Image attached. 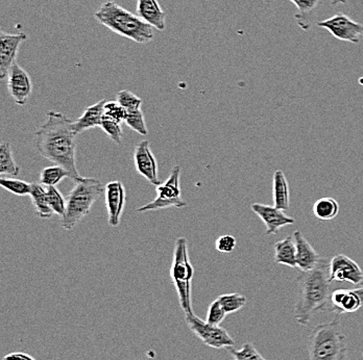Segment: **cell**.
<instances>
[{"instance_id": "cell-13", "label": "cell", "mask_w": 363, "mask_h": 360, "mask_svg": "<svg viewBox=\"0 0 363 360\" xmlns=\"http://www.w3.org/2000/svg\"><path fill=\"white\" fill-rule=\"evenodd\" d=\"M8 91L13 100L18 105H26L33 93L32 79L17 62L9 71Z\"/></svg>"}, {"instance_id": "cell-11", "label": "cell", "mask_w": 363, "mask_h": 360, "mask_svg": "<svg viewBox=\"0 0 363 360\" xmlns=\"http://www.w3.org/2000/svg\"><path fill=\"white\" fill-rule=\"evenodd\" d=\"M28 39L24 33L8 34L1 30L0 33V77H8L11 67L16 63L17 55L21 44Z\"/></svg>"}, {"instance_id": "cell-21", "label": "cell", "mask_w": 363, "mask_h": 360, "mask_svg": "<svg viewBox=\"0 0 363 360\" xmlns=\"http://www.w3.org/2000/svg\"><path fill=\"white\" fill-rule=\"evenodd\" d=\"M272 200L274 207L282 211H289L291 207V190L284 172L277 170L272 176Z\"/></svg>"}, {"instance_id": "cell-3", "label": "cell", "mask_w": 363, "mask_h": 360, "mask_svg": "<svg viewBox=\"0 0 363 360\" xmlns=\"http://www.w3.org/2000/svg\"><path fill=\"white\" fill-rule=\"evenodd\" d=\"M94 18L111 32L130 41L138 44L154 41V28L116 2H104L95 12Z\"/></svg>"}, {"instance_id": "cell-28", "label": "cell", "mask_w": 363, "mask_h": 360, "mask_svg": "<svg viewBox=\"0 0 363 360\" xmlns=\"http://www.w3.org/2000/svg\"><path fill=\"white\" fill-rule=\"evenodd\" d=\"M0 185L4 187L6 191L14 195L30 196V190H32V183L26 182V181L21 180H16V178H0Z\"/></svg>"}, {"instance_id": "cell-38", "label": "cell", "mask_w": 363, "mask_h": 360, "mask_svg": "<svg viewBox=\"0 0 363 360\" xmlns=\"http://www.w3.org/2000/svg\"><path fill=\"white\" fill-rule=\"evenodd\" d=\"M349 0H330V4L331 6H338V4H347Z\"/></svg>"}, {"instance_id": "cell-4", "label": "cell", "mask_w": 363, "mask_h": 360, "mask_svg": "<svg viewBox=\"0 0 363 360\" xmlns=\"http://www.w3.org/2000/svg\"><path fill=\"white\" fill-rule=\"evenodd\" d=\"M347 337L342 331L340 319L318 325L308 337L309 360H347Z\"/></svg>"}, {"instance_id": "cell-18", "label": "cell", "mask_w": 363, "mask_h": 360, "mask_svg": "<svg viewBox=\"0 0 363 360\" xmlns=\"http://www.w3.org/2000/svg\"><path fill=\"white\" fill-rule=\"evenodd\" d=\"M136 11L137 15L146 23L161 32L165 30L167 15L158 0H137Z\"/></svg>"}, {"instance_id": "cell-8", "label": "cell", "mask_w": 363, "mask_h": 360, "mask_svg": "<svg viewBox=\"0 0 363 360\" xmlns=\"http://www.w3.org/2000/svg\"><path fill=\"white\" fill-rule=\"evenodd\" d=\"M185 321L192 333L210 348L229 349L235 344L233 337L225 328L203 321L194 313L185 315Z\"/></svg>"}, {"instance_id": "cell-10", "label": "cell", "mask_w": 363, "mask_h": 360, "mask_svg": "<svg viewBox=\"0 0 363 360\" xmlns=\"http://www.w3.org/2000/svg\"><path fill=\"white\" fill-rule=\"evenodd\" d=\"M329 281L349 282L363 286V271L355 260L345 254H337L329 260Z\"/></svg>"}, {"instance_id": "cell-22", "label": "cell", "mask_w": 363, "mask_h": 360, "mask_svg": "<svg viewBox=\"0 0 363 360\" xmlns=\"http://www.w3.org/2000/svg\"><path fill=\"white\" fill-rule=\"evenodd\" d=\"M274 260L277 265L296 268V245L294 236L279 240L274 246Z\"/></svg>"}, {"instance_id": "cell-20", "label": "cell", "mask_w": 363, "mask_h": 360, "mask_svg": "<svg viewBox=\"0 0 363 360\" xmlns=\"http://www.w3.org/2000/svg\"><path fill=\"white\" fill-rule=\"evenodd\" d=\"M267 4H272L276 0H262ZM296 6V14L294 15V20L298 28H302L304 32H308L313 25L315 12L320 6L322 0H289Z\"/></svg>"}, {"instance_id": "cell-7", "label": "cell", "mask_w": 363, "mask_h": 360, "mask_svg": "<svg viewBox=\"0 0 363 360\" xmlns=\"http://www.w3.org/2000/svg\"><path fill=\"white\" fill-rule=\"evenodd\" d=\"M181 166L177 165L172 170L169 178L165 182L157 185V197L152 202L143 205L137 209V213H147V211H159V209H169V207H186L187 203L182 199L180 187Z\"/></svg>"}, {"instance_id": "cell-24", "label": "cell", "mask_w": 363, "mask_h": 360, "mask_svg": "<svg viewBox=\"0 0 363 360\" xmlns=\"http://www.w3.org/2000/svg\"><path fill=\"white\" fill-rule=\"evenodd\" d=\"M340 203L332 197H323L314 202L312 211L318 220L332 221L340 214Z\"/></svg>"}, {"instance_id": "cell-36", "label": "cell", "mask_w": 363, "mask_h": 360, "mask_svg": "<svg viewBox=\"0 0 363 360\" xmlns=\"http://www.w3.org/2000/svg\"><path fill=\"white\" fill-rule=\"evenodd\" d=\"M236 238L230 234L219 236L216 243V248L218 252L229 254L234 251L236 248Z\"/></svg>"}, {"instance_id": "cell-15", "label": "cell", "mask_w": 363, "mask_h": 360, "mask_svg": "<svg viewBox=\"0 0 363 360\" xmlns=\"http://www.w3.org/2000/svg\"><path fill=\"white\" fill-rule=\"evenodd\" d=\"M106 207H107L108 223L111 227L121 224V216L125 207V189L118 180L110 181L105 187Z\"/></svg>"}, {"instance_id": "cell-35", "label": "cell", "mask_w": 363, "mask_h": 360, "mask_svg": "<svg viewBox=\"0 0 363 360\" xmlns=\"http://www.w3.org/2000/svg\"><path fill=\"white\" fill-rule=\"evenodd\" d=\"M127 110L117 101H107L105 105V116L118 123H123L127 118Z\"/></svg>"}, {"instance_id": "cell-37", "label": "cell", "mask_w": 363, "mask_h": 360, "mask_svg": "<svg viewBox=\"0 0 363 360\" xmlns=\"http://www.w3.org/2000/svg\"><path fill=\"white\" fill-rule=\"evenodd\" d=\"M4 360H36L34 357L30 355L26 354V353L22 352H14L10 353V354L6 355L4 357Z\"/></svg>"}, {"instance_id": "cell-40", "label": "cell", "mask_w": 363, "mask_h": 360, "mask_svg": "<svg viewBox=\"0 0 363 360\" xmlns=\"http://www.w3.org/2000/svg\"><path fill=\"white\" fill-rule=\"evenodd\" d=\"M234 360H235V359H234Z\"/></svg>"}, {"instance_id": "cell-9", "label": "cell", "mask_w": 363, "mask_h": 360, "mask_svg": "<svg viewBox=\"0 0 363 360\" xmlns=\"http://www.w3.org/2000/svg\"><path fill=\"white\" fill-rule=\"evenodd\" d=\"M316 25L325 28L340 41L359 44L360 40L363 37V23L354 21L344 13H336L330 18L318 22Z\"/></svg>"}, {"instance_id": "cell-25", "label": "cell", "mask_w": 363, "mask_h": 360, "mask_svg": "<svg viewBox=\"0 0 363 360\" xmlns=\"http://www.w3.org/2000/svg\"><path fill=\"white\" fill-rule=\"evenodd\" d=\"M19 172L20 168L15 162L10 143H2L0 145V175L1 178L6 175L17 176Z\"/></svg>"}, {"instance_id": "cell-29", "label": "cell", "mask_w": 363, "mask_h": 360, "mask_svg": "<svg viewBox=\"0 0 363 360\" xmlns=\"http://www.w3.org/2000/svg\"><path fill=\"white\" fill-rule=\"evenodd\" d=\"M116 101L127 110V112L140 110L143 105V100L134 93L128 90L119 91L116 95Z\"/></svg>"}, {"instance_id": "cell-31", "label": "cell", "mask_w": 363, "mask_h": 360, "mask_svg": "<svg viewBox=\"0 0 363 360\" xmlns=\"http://www.w3.org/2000/svg\"><path fill=\"white\" fill-rule=\"evenodd\" d=\"M48 203L55 215L63 216L66 211V200L55 187H46Z\"/></svg>"}, {"instance_id": "cell-5", "label": "cell", "mask_w": 363, "mask_h": 360, "mask_svg": "<svg viewBox=\"0 0 363 360\" xmlns=\"http://www.w3.org/2000/svg\"><path fill=\"white\" fill-rule=\"evenodd\" d=\"M105 192V187L96 178H83L75 182L66 199V211L62 216V228L72 231L88 214L95 201Z\"/></svg>"}, {"instance_id": "cell-12", "label": "cell", "mask_w": 363, "mask_h": 360, "mask_svg": "<svg viewBox=\"0 0 363 360\" xmlns=\"http://www.w3.org/2000/svg\"><path fill=\"white\" fill-rule=\"evenodd\" d=\"M328 307L338 315L356 313L363 307V286L353 289H335L330 296Z\"/></svg>"}, {"instance_id": "cell-34", "label": "cell", "mask_w": 363, "mask_h": 360, "mask_svg": "<svg viewBox=\"0 0 363 360\" xmlns=\"http://www.w3.org/2000/svg\"><path fill=\"white\" fill-rule=\"evenodd\" d=\"M225 315H227V313H225V309L221 306L218 299H216L210 304L209 308H208L206 321L209 324L214 325V326H219V325L223 323Z\"/></svg>"}, {"instance_id": "cell-39", "label": "cell", "mask_w": 363, "mask_h": 360, "mask_svg": "<svg viewBox=\"0 0 363 360\" xmlns=\"http://www.w3.org/2000/svg\"><path fill=\"white\" fill-rule=\"evenodd\" d=\"M362 355H363V353H362Z\"/></svg>"}, {"instance_id": "cell-1", "label": "cell", "mask_w": 363, "mask_h": 360, "mask_svg": "<svg viewBox=\"0 0 363 360\" xmlns=\"http://www.w3.org/2000/svg\"><path fill=\"white\" fill-rule=\"evenodd\" d=\"M73 121L62 112L50 110L48 118L34 134L38 152L46 160L61 166L70 174V180H82L77 168V137Z\"/></svg>"}, {"instance_id": "cell-27", "label": "cell", "mask_w": 363, "mask_h": 360, "mask_svg": "<svg viewBox=\"0 0 363 360\" xmlns=\"http://www.w3.org/2000/svg\"><path fill=\"white\" fill-rule=\"evenodd\" d=\"M218 299L227 315L237 313V311L240 310V309L247 306V298L237 293L225 294V295L219 296Z\"/></svg>"}, {"instance_id": "cell-33", "label": "cell", "mask_w": 363, "mask_h": 360, "mask_svg": "<svg viewBox=\"0 0 363 360\" xmlns=\"http://www.w3.org/2000/svg\"><path fill=\"white\" fill-rule=\"evenodd\" d=\"M99 127L110 137L113 142L116 143L117 145L121 144V142H123V128H121V123L105 116Z\"/></svg>"}, {"instance_id": "cell-14", "label": "cell", "mask_w": 363, "mask_h": 360, "mask_svg": "<svg viewBox=\"0 0 363 360\" xmlns=\"http://www.w3.org/2000/svg\"><path fill=\"white\" fill-rule=\"evenodd\" d=\"M251 209L262 221L265 226V234L272 236L279 233L282 227L294 225L296 223L292 216L285 214V211L271 207V205L253 203Z\"/></svg>"}, {"instance_id": "cell-30", "label": "cell", "mask_w": 363, "mask_h": 360, "mask_svg": "<svg viewBox=\"0 0 363 360\" xmlns=\"http://www.w3.org/2000/svg\"><path fill=\"white\" fill-rule=\"evenodd\" d=\"M235 360H267L257 351L252 342H245L240 349H228Z\"/></svg>"}, {"instance_id": "cell-2", "label": "cell", "mask_w": 363, "mask_h": 360, "mask_svg": "<svg viewBox=\"0 0 363 360\" xmlns=\"http://www.w3.org/2000/svg\"><path fill=\"white\" fill-rule=\"evenodd\" d=\"M298 286V300L294 307L296 323L307 326L316 311L325 310L329 306L331 282L329 281V262H322L313 270L301 272L296 277Z\"/></svg>"}, {"instance_id": "cell-16", "label": "cell", "mask_w": 363, "mask_h": 360, "mask_svg": "<svg viewBox=\"0 0 363 360\" xmlns=\"http://www.w3.org/2000/svg\"><path fill=\"white\" fill-rule=\"evenodd\" d=\"M134 163L137 172L154 185H160L158 176V163L150 150L147 140L141 141L134 150Z\"/></svg>"}, {"instance_id": "cell-26", "label": "cell", "mask_w": 363, "mask_h": 360, "mask_svg": "<svg viewBox=\"0 0 363 360\" xmlns=\"http://www.w3.org/2000/svg\"><path fill=\"white\" fill-rule=\"evenodd\" d=\"M66 178H70V174L65 168L57 165L50 166L42 170L40 182L45 187H57Z\"/></svg>"}, {"instance_id": "cell-6", "label": "cell", "mask_w": 363, "mask_h": 360, "mask_svg": "<svg viewBox=\"0 0 363 360\" xmlns=\"http://www.w3.org/2000/svg\"><path fill=\"white\" fill-rule=\"evenodd\" d=\"M194 269L190 262L187 240L179 238L174 245L170 277L179 296L182 310L185 315L194 313L191 303V282Z\"/></svg>"}, {"instance_id": "cell-23", "label": "cell", "mask_w": 363, "mask_h": 360, "mask_svg": "<svg viewBox=\"0 0 363 360\" xmlns=\"http://www.w3.org/2000/svg\"><path fill=\"white\" fill-rule=\"evenodd\" d=\"M30 197L36 209L37 215L41 219H50L54 216V211L48 203V193L45 185L41 183H32Z\"/></svg>"}, {"instance_id": "cell-32", "label": "cell", "mask_w": 363, "mask_h": 360, "mask_svg": "<svg viewBox=\"0 0 363 360\" xmlns=\"http://www.w3.org/2000/svg\"><path fill=\"white\" fill-rule=\"evenodd\" d=\"M125 123L137 134H141V136H147L148 130L143 110L128 112Z\"/></svg>"}, {"instance_id": "cell-17", "label": "cell", "mask_w": 363, "mask_h": 360, "mask_svg": "<svg viewBox=\"0 0 363 360\" xmlns=\"http://www.w3.org/2000/svg\"><path fill=\"white\" fill-rule=\"evenodd\" d=\"M292 236L296 245V268L301 272L313 270L322 262L323 258L300 231H294Z\"/></svg>"}, {"instance_id": "cell-19", "label": "cell", "mask_w": 363, "mask_h": 360, "mask_svg": "<svg viewBox=\"0 0 363 360\" xmlns=\"http://www.w3.org/2000/svg\"><path fill=\"white\" fill-rule=\"evenodd\" d=\"M106 99L90 105L84 110L82 116L77 120L73 121V129L77 134H82L90 128L99 127L105 117Z\"/></svg>"}]
</instances>
